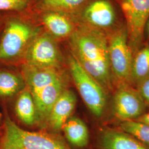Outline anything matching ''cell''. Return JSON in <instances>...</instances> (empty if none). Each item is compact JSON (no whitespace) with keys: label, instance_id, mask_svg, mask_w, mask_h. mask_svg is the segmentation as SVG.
<instances>
[{"label":"cell","instance_id":"6da1fadb","mask_svg":"<svg viewBox=\"0 0 149 149\" xmlns=\"http://www.w3.org/2000/svg\"><path fill=\"white\" fill-rule=\"evenodd\" d=\"M70 45L73 56L81 67L112 96L116 87L106 35L82 24L71 34Z\"/></svg>","mask_w":149,"mask_h":149},{"label":"cell","instance_id":"7a4b0ae2","mask_svg":"<svg viewBox=\"0 0 149 149\" xmlns=\"http://www.w3.org/2000/svg\"><path fill=\"white\" fill-rule=\"evenodd\" d=\"M70 72L83 101L98 119L109 118L111 122V96L84 69L73 56L70 57Z\"/></svg>","mask_w":149,"mask_h":149},{"label":"cell","instance_id":"3957f363","mask_svg":"<svg viewBox=\"0 0 149 149\" xmlns=\"http://www.w3.org/2000/svg\"><path fill=\"white\" fill-rule=\"evenodd\" d=\"M0 149H72L58 134L24 130L6 117Z\"/></svg>","mask_w":149,"mask_h":149},{"label":"cell","instance_id":"277c9868","mask_svg":"<svg viewBox=\"0 0 149 149\" xmlns=\"http://www.w3.org/2000/svg\"><path fill=\"white\" fill-rule=\"evenodd\" d=\"M109 56L116 88L129 85L133 54L129 46L126 25L107 36ZM131 86V85H130Z\"/></svg>","mask_w":149,"mask_h":149},{"label":"cell","instance_id":"5b68a950","mask_svg":"<svg viewBox=\"0 0 149 149\" xmlns=\"http://www.w3.org/2000/svg\"><path fill=\"white\" fill-rule=\"evenodd\" d=\"M84 24L109 36L126 25L122 13L114 0H93L82 12Z\"/></svg>","mask_w":149,"mask_h":149},{"label":"cell","instance_id":"8992f818","mask_svg":"<svg viewBox=\"0 0 149 149\" xmlns=\"http://www.w3.org/2000/svg\"><path fill=\"white\" fill-rule=\"evenodd\" d=\"M125 22L129 46L133 56L144 44V29L149 17V0H114Z\"/></svg>","mask_w":149,"mask_h":149},{"label":"cell","instance_id":"52a82bcc","mask_svg":"<svg viewBox=\"0 0 149 149\" xmlns=\"http://www.w3.org/2000/svg\"><path fill=\"white\" fill-rule=\"evenodd\" d=\"M111 123L134 120L149 111L138 91L129 85L117 87L111 96Z\"/></svg>","mask_w":149,"mask_h":149},{"label":"cell","instance_id":"ba28073f","mask_svg":"<svg viewBox=\"0 0 149 149\" xmlns=\"http://www.w3.org/2000/svg\"><path fill=\"white\" fill-rule=\"evenodd\" d=\"M34 34V29L27 23L17 20L9 22L0 42V60L18 58Z\"/></svg>","mask_w":149,"mask_h":149},{"label":"cell","instance_id":"9c48e42d","mask_svg":"<svg viewBox=\"0 0 149 149\" xmlns=\"http://www.w3.org/2000/svg\"><path fill=\"white\" fill-rule=\"evenodd\" d=\"M27 65L42 68L59 69L61 56L57 44L52 38L44 34L36 38L27 49Z\"/></svg>","mask_w":149,"mask_h":149},{"label":"cell","instance_id":"30bf717a","mask_svg":"<svg viewBox=\"0 0 149 149\" xmlns=\"http://www.w3.org/2000/svg\"><path fill=\"white\" fill-rule=\"evenodd\" d=\"M95 149H149V146L117 128L104 126L98 132Z\"/></svg>","mask_w":149,"mask_h":149},{"label":"cell","instance_id":"8fae6325","mask_svg":"<svg viewBox=\"0 0 149 149\" xmlns=\"http://www.w3.org/2000/svg\"><path fill=\"white\" fill-rule=\"evenodd\" d=\"M77 97L72 91L66 89L54 103L47 119L52 133L58 134L62 130L76 105Z\"/></svg>","mask_w":149,"mask_h":149},{"label":"cell","instance_id":"7c38bea8","mask_svg":"<svg viewBox=\"0 0 149 149\" xmlns=\"http://www.w3.org/2000/svg\"><path fill=\"white\" fill-rule=\"evenodd\" d=\"M22 72L25 84L32 96L65 77L59 69L37 68L27 64L23 67Z\"/></svg>","mask_w":149,"mask_h":149},{"label":"cell","instance_id":"4fadbf2b","mask_svg":"<svg viewBox=\"0 0 149 149\" xmlns=\"http://www.w3.org/2000/svg\"><path fill=\"white\" fill-rule=\"evenodd\" d=\"M66 79L63 78L46 86L33 95L37 112L38 121H47L54 103L66 90Z\"/></svg>","mask_w":149,"mask_h":149},{"label":"cell","instance_id":"5bb4252c","mask_svg":"<svg viewBox=\"0 0 149 149\" xmlns=\"http://www.w3.org/2000/svg\"><path fill=\"white\" fill-rule=\"evenodd\" d=\"M65 140L72 149L87 148L90 143L89 130L83 120L70 117L62 129Z\"/></svg>","mask_w":149,"mask_h":149},{"label":"cell","instance_id":"9a60e30c","mask_svg":"<svg viewBox=\"0 0 149 149\" xmlns=\"http://www.w3.org/2000/svg\"><path fill=\"white\" fill-rule=\"evenodd\" d=\"M149 78V43L145 42L133 56L130 84L137 88Z\"/></svg>","mask_w":149,"mask_h":149},{"label":"cell","instance_id":"2e32d148","mask_svg":"<svg viewBox=\"0 0 149 149\" xmlns=\"http://www.w3.org/2000/svg\"><path fill=\"white\" fill-rule=\"evenodd\" d=\"M15 111L19 119L27 126H33L38 121L35 102L28 90L21 92L16 101Z\"/></svg>","mask_w":149,"mask_h":149},{"label":"cell","instance_id":"e0dca14e","mask_svg":"<svg viewBox=\"0 0 149 149\" xmlns=\"http://www.w3.org/2000/svg\"><path fill=\"white\" fill-rule=\"evenodd\" d=\"M43 23L52 34L64 38L72 33L71 23L64 16L55 12H50L43 16Z\"/></svg>","mask_w":149,"mask_h":149},{"label":"cell","instance_id":"ac0fdd59","mask_svg":"<svg viewBox=\"0 0 149 149\" xmlns=\"http://www.w3.org/2000/svg\"><path fill=\"white\" fill-rule=\"evenodd\" d=\"M25 85L23 78L6 71H0V96L11 97L21 92Z\"/></svg>","mask_w":149,"mask_h":149},{"label":"cell","instance_id":"d6986e66","mask_svg":"<svg viewBox=\"0 0 149 149\" xmlns=\"http://www.w3.org/2000/svg\"><path fill=\"white\" fill-rule=\"evenodd\" d=\"M149 146V125L138 120H128L113 126Z\"/></svg>","mask_w":149,"mask_h":149},{"label":"cell","instance_id":"ffe728a7","mask_svg":"<svg viewBox=\"0 0 149 149\" xmlns=\"http://www.w3.org/2000/svg\"><path fill=\"white\" fill-rule=\"evenodd\" d=\"M88 0H40L42 8L48 10H74L85 3Z\"/></svg>","mask_w":149,"mask_h":149},{"label":"cell","instance_id":"44dd1931","mask_svg":"<svg viewBox=\"0 0 149 149\" xmlns=\"http://www.w3.org/2000/svg\"><path fill=\"white\" fill-rule=\"evenodd\" d=\"M27 5V0H0V11H19Z\"/></svg>","mask_w":149,"mask_h":149},{"label":"cell","instance_id":"7402d4cb","mask_svg":"<svg viewBox=\"0 0 149 149\" xmlns=\"http://www.w3.org/2000/svg\"><path fill=\"white\" fill-rule=\"evenodd\" d=\"M149 111V78L136 88Z\"/></svg>","mask_w":149,"mask_h":149},{"label":"cell","instance_id":"603a6c76","mask_svg":"<svg viewBox=\"0 0 149 149\" xmlns=\"http://www.w3.org/2000/svg\"><path fill=\"white\" fill-rule=\"evenodd\" d=\"M144 41L149 43V17L144 27Z\"/></svg>","mask_w":149,"mask_h":149},{"label":"cell","instance_id":"cb8c5ba5","mask_svg":"<svg viewBox=\"0 0 149 149\" xmlns=\"http://www.w3.org/2000/svg\"><path fill=\"white\" fill-rule=\"evenodd\" d=\"M136 120L141 122L145 123L149 125V111L146 112L143 115L139 118Z\"/></svg>","mask_w":149,"mask_h":149},{"label":"cell","instance_id":"d4e9b609","mask_svg":"<svg viewBox=\"0 0 149 149\" xmlns=\"http://www.w3.org/2000/svg\"><path fill=\"white\" fill-rule=\"evenodd\" d=\"M1 113H0V119H1Z\"/></svg>","mask_w":149,"mask_h":149}]
</instances>
